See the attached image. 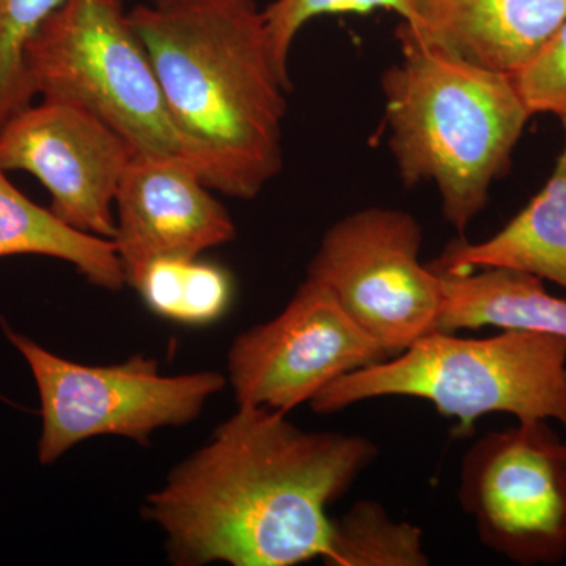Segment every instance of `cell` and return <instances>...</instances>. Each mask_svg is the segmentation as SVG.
I'll return each mask as SVG.
<instances>
[{
  "label": "cell",
  "mask_w": 566,
  "mask_h": 566,
  "mask_svg": "<svg viewBox=\"0 0 566 566\" xmlns=\"http://www.w3.org/2000/svg\"><path fill=\"white\" fill-rule=\"evenodd\" d=\"M379 455L363 434L308 431L286 415L238 406L145 497L177 566H294L323 558L344 497Z\"/></svg>",
  "instance_id": "1"
},
{
  "label": "cell",
  "mask_w": 566,
  "mask_h": 566,
  "mask_svg": "<svg viewBox=\"0 0 566 566\" xmlns=\"http://www.w3.org/2000/svg\"><path fill=\"white\" fill-rule=\"evenodd\" d=\"M114 244L126 285L159 259H197L232 243V216L180 155L136 153L115 197Z\"/></svg>",
  "instance_id": "11"
},
{
  "label": "cell",
  "mask_w": 566,
  "mask_h": 566,
  "mask_svg": "<svg viewBox=\"0 0 566 566\" xmlns=\"http://www.w3.org/2000/svg\"><path fill=\"white\" fill-rule=\"evenodd\" d=\"M387 357L326 286L305 279L281 314L234 338L227 381L238 406L289 415L337 379Z\"/></svg>",
  "instance_id": "9"
},
{
  "label": "cell",
  "mask_w": 566,
  "mask_h": 566,
  "mask_svg": "<svg viewBox=\"0 0 566 566\" xmlns=\"http://www.w3.org/2000/svg\"><path fill=\"white\" fill-rule=\"evenodd\" d=\"M381 77L389 147L406 186L431 182L463 234L485 210L532 117L515 80L411 41Z\"/></svg>",
  "instance_id": "3"
},
{
  "label": "cell",
  "mask_w": 566,
  "mask_h": 566,
  "mask_svg": "<svg viewBox=\"0 0 566 566\" xmlns=\"http://www.w3.org/2000/svg\"><path fill=\"white\" fill-rule=\"evenodd\" d=\"M133 289L153 314L189 326L218 322L233 300L229 271L199 256L155 260L142 271Z\"/></svg>",
  "instance_id": "16"
},
{
  "label": "cell",
  "mask_w": 566,
  "mask_h": 566,
  "mask_svg": "<svg viewBox=\"0 0 566 566\" xmlns=\"http://www.w3.org/2000/svg\"><path fill=\"white\" fill-rule=\"evenodd\" d=\"M430 401L468 433L495 412L517 422L556 420L566 430V338L538 331L502 329L491 337L434 331L405 352L345 375L311 401L334 415L375 398Z\"/></svg>",
  "instance_id": "4"
},
{
  "label": "cell",
  "mask_w": 566,
  "mask_h": 566,
  "mask_svg": "<svg viewBox=\"0 0 566 566\" xmlns=\"http://www.w3.org/2000/svg\"><path fill=\"white\" fill-rule=\"evenodd\" d=\"M129 18L150 55L182 156L200 180L252 200L283 167L286 93L253 0H153Z\"/></svg>",
  "instance_id": "2"
},
{
  "label": "cell",
  "mask_w": 566,
  "mask_h": 566,
  "mask_svg": "<svg viewBox=\"0 0 566 566\" xmlns=\"http://www.w3.org/2000/svg\"><path fill=\"white\" fill-rule=\"evenodd\" d=\"M36 95L98 115L142 155H180L150 55L123 0H65L25 50Z\"/></svg>",
  "instance_id": "5"
},
{
  "label": "cell",
  "mask_w": 566,
  "mask_h": 566,
  "mask_svg": "<svg viewBox=\"0 0 566 566\" xmlns=\"http://www.w3.org/2000/svg\"><path fill=\"white\" fill-rule=\"evenodd\" d=\"M329 566H428L423 532L408 521H397L379 502L365 499L333 520L327 551Z\"/></svg>",
  "instance_id": "17"
},
{
  "label": "cell",
  "mask_w": 566,
  "mask_h": 566,
  "mask_svg": "<svg viewBox=\"0 0 566 566\" xmlns=\"http://www.w3.org/2000/svg\"><path fill=\"white\" fill-rule=\"evenodd\" d=\"M441 277L438 331L499 327L538 331L566 338V300L547 293L536 275L510 268L436 271Z\"/></svg>",
  "instance_id": "14"
},
{
  "label": "cell",
  "mask_w": 566,
  "mask_h": 566,
  "mask_svg": "<svg viewBox=\"0 0 566 566\" xmlns=\"http://www.w3.org/2000/svg\"><path fill=\"white\" fill-rule=\"evenodd\" d=\"M65 0H0V129L36 96L25 50Z\"/></svg>",
  "instance_id": "18"
},
{
  "label": "cell",
  "mask_w": 566,
  "mask_h": 566,
  "mask_svg": "<svg viewBox=\"0 0 566 566\" xmlns=\"http://www.w3.org/2000/svg\"><path fill=\"white\" fill-rule=\"evenodd\" d=\"M564 150L531 203L504 229L480 243L458 240L430 264L438 271L510 268L566 290V117Z\"/></svg>",
  "instance_id": "13"
},
{
  "label": "cell",
  "mask_w": 566,
  "mask_h": 566,
  "mask_svg": "<svg viewBox=\"0 0 566 566\" xmlns=\"http://www.w3.org/2000/svg\"><path fill=\"white\" fill-rule=\"evenodd\" d=\"M10 255L62 260L107 292H120L126 285L114 241L73 229L29 200L0 169V259Z\"/></svg>",
  "instance_id": "15"
},
{
  "label": "cell",
  "mask_w": 566,
  "mask_h": 566,
  "mask_svg": "<svg viewBox=\"0 0 566 566\" xmlns=\"http://www.w3.org/2000/svg\"><path fill=\"white\" fill-rule=\"evenodd\" d=\"M532 115L566 117V17L534 61L513 76Z\"/></svg>",
  "instance_id": "20"
},
{
  "label": "cell",
  "mask_w": 566,
  "mask_h": 566,
  "mask_svg": "<svg viewBox=\"0 0 566 566\" xmlns=\"http://www.w3.org/2000/svg\"><path fill=\"white\" fill-rule=\"evenodd\" d=\"M565 17L566 0H416L415 21L397 36L513 77Z\"/></svg>",
  "instance_id": "12"
},
{
  "label": "cell",
  "mask_w": 566,
  "mask_h": 566,
  "mask_svg": "<svg viewBox=\"0 0 566 566\" xmlns=\"http://www.w3.org/2000/svg\"><path fill=\"white\" fill-rule=\"evenodd\" d=\"M458 501L480 542L513 564L566 558V444L547 420L490 431L461 460Z\"/></svg>",
  "instance_id": "8"
},
{
  "label": "cell",
  "mask_w": 566,
  "mask_h": 566,
  "mask_svg": "<svg viewBox=\"0 0 566 566\" xmlns=\"http://www.w3.org/2000/svg\"><path fill=\"white\" fill-rule=\"evenodd\" d=\"M565 444H566V438H565Z\"/></svg>",
  "instance_id": "21"
},
{
  "label": "cell",
  "mask_w": 566,
  "mask_h": 566,
  "mask_svg": "<svg viewBox=\"0 0 566 566\" xmlns=\"http://www.w3.org/2000/svg\"><path fill=\"white\" fill-rule=\"evenodd\" d=\"M422 226L411 212L368 207L324 233L307 279L326 286L387 356L438 331L441 277L420 262Z\"/></svg>",
  "instance_id": "7"
},
{
  "label": "cell",
  "mask_w": 566,
  "mask_h": 566,
  "mask_svg": "<svg viewBox=\"0 0 566 566\" xmlns=\"http://www.w3.org/2000/svg\"><path fill=\"white\" fill-rule=\"evenodd\" d=\"M132 144L98 115L43 99L0 129V169L24 170L51 193L50 210L80 232L114 240V207Z\"/></svg>",
  "instance_id": "10"
},
{
  "label": "cell",
  "mask_w": 566,
  "mask_h": 566,
  "mask_svg": "<svg viewBox=\"0 0 566 566\" xmlns=\"http://www.w3.org/2000/svg\"><path fill=\"white\" fill-rule=\"evenodd\" d=\"M2 327L39 389L41 464H54L73 447L102 436L148 447L161 428L193 422L227 386L226 376L218 371L163 375L153 357L133 356L114 365L73 363L9 324Z\"/></svg>",
  "instance_id": "6"
},
{
  "label": "cell",
  "mask_w": 566,
  "mask_h": 566,
  "mask_svg": "<svg viewBox=\"0 0 566 566\" xmlns=\"http://www.w3.org/2000/svg\"><path fill=\"white\" fill-rule=\"evenodd\" d=\"M394 11L409 24L416 18V0H274L263 10L271 52L283 76L290 80V52L297 33L326 14Z\"/></svg>",
  "instance_id": "19"
}]
</instances>
